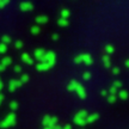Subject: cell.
Listing matches in <instances>:
<instances>
[{
    "mask_svg": "<svg viewBox=\"0 0 129 129\" xmlns=\"http://www.w3.org/2000/svg\"><path fill=\"white\" fill-rule=\"evenodd\" d=\"M1 88H3V83L0 81V91H1Z\"/></svg>",
    "mask_w": 129,
    "mask_h": 129,
    "instance_id": "43",
    "label": "cell"
},
{
    "mask_svg": "<svg viewBox=\"0 0 129 129\" xmlns=\"http://www.w3.org/2000/svg\"><path fill=\"white\" fill-rule=\"evenodd\" d=\"M51 129H62V125H60V124H56V125H54Z\"/></svg>",
    "mask_w": 129,
    "mask_h": 129,
    "instance_id": "39",
    "label": "cell"
},
{
    "mask_svg": "<svg viewBox=\"0 0 129 129\" xmlns=\"http://www.w3.org/2000/svg\"><path fill=\"white\" fill-rule=\"evenodd\" d=\"M44 54H46V50H44L43 48H38V49H36L35 53H34V59H36V60H38L41 62V61L43 60Z\"/></svg>",
    "mask_w": 129,
    "mask_h": 129,
    "instance_id": "6",
    "label": "cell"
},
{
    "mask_svg": "<svg viewBox=\"0 0 129 129\" xmlns=\"http://www.w3.org/2000/svg\"><path fill=\"white\" fill-rule=\"evenodd\" d=\"M55 61H56V55L54 51H46V54L43 56V60L41 62H47V63H49L53 67L54 64H55Z\"/></svg>",
    "mask_w": 129,
    "mask_h": 129,
    "instance_id": "2",
    "label": "cell"
},
{
    "mask_svg": "<svg viewBox=\"0 0 129 129\" xmlns=\"http://www.w3.org/2000/svg\"><path fill=\"white\" fill-rule=\"evenodd\" d=\"M36 23L40 24V25L48 23V17H47V16H38L36 18Z\"/></svg>",
    "mask_w": 129,
    "mask_h": 129,
    "instance_id": "14",
    "label": "cell"
},
{
    "mask_svg": "<svg viewBox=\"0 0 129 129\" xmlns=\"http://www.w3.org/2000/svg\"><path fill=\"white\" fill-rule=\"evenodd\" d=\"M4 67H3V66H1V64H0V72H1V71H4Z\"/></svg>",
    "mask_w": 129,
    "mask_h": 129,
    "instance_id": "42",
    "label": "cell"
},
{
    "mask_svg": "<svg viewBox=\"0 0 129 129\" xmlns=\"http://www.w3.org/2000/svg\"><path fill=\"white\" fill-rule=\"evenodd\" d=\"M23 46H24V43L22 41H16L14 42V48H16V49H22Z\"/></svg>",
    "mask_w": 129,
    "mask_h": 129,
    "instance_id": "29",
    "label": "cell"
},
{
    "mask_svg": "<svg viewBox=\"0 0 129 129\" xmlns=\"http://www.w3.org/2000/svg\"><path fill=\"white\" fill-rule=\"evenodd\" d=\"M124 66H125V67H128V66H129V62H128V60H125V62H124Z\"/></svg>",
    "mask_w": 129,
    "mask_h": 129,
    "instance_id": "41",
    "label": "cell"
},
{
    "mask_svg": "<svg viewBox=\"0 0 129 129\" xmlns=\"http://www.w3.org/2000/svg\"><path fill=\"white\" fill-rule=\"evenodd\" d=\"M98 118H99V114H91V115H87L85 122H86V124H92Z\"/></svg>",
    "mask_w": 129,
    "mask_h": 129,
    "instance_id": "8",
    "label": "cell"
},
{
    "mask_svg": "<svg viewBox=\"0 0 129 129\" xmlns=\"http://www.w3.org/2000/svg\"><path fill=\"white\" fill-rule=\"evenodd\" d=\"M13 69H14V72H16V73H20V72H22V67H20L19 64H17V66H14Z\"/></svg>",
    "mask_w": 129,
    "mask_h": 129,
    "instance_id": "35",
    "label": "cell"
},
{
    "mask_svg": "<svg viewBox=\"0 0 129 129\" xmlns=\"http://www.w3.org/2000/svg\"><path fill=\"white\" fill-rule=\"evenodd\" d=\"M3 101H4V96L0 93V105H1V103H3Z\"/></svg>",
    "mask_w": 129,
    "mask_h": 129,
    "instance_id": "40",
    "label": "cell"
},
{
    "mask_svg": "<svg viewBox=\"0 0 129 129\" xmlns=\"http://www.w3.org/2000/svg\"><path fill=\"white\" fill-rule=\"evenodd\" d=\"M62 129H72V125L71 124H64L63 127H62Z\"/></svg>",
    "mask_w": 129,
    "mask_h": 129,
    "instance_id": "38",
    "label": "cell"
},
{
    "mask_svg": "<svg viewBox=\"0 0 129 129\" xmlns=\"http://www.w3.org/2000/svg\"><path fill=\"white\" fill-rule=\"evenodd\" d=\"M78 81L77 80H72L71 83L68 84V86H67V88H68V91L69 92H74L75 91V87H77V85H78Z\"/></svg>",
    "mask_w": 129,
    "mask_h": 129,
    "instance_id": "15",
    "label": "cell"
},
{
    "mask_svg": "<svg viewBox=\"0 0 129 129\" xmlns=\"http://www.w3.org/2000/svg\"><path fill=\"white\" fill-rule=\"evenodd\" d=\"M43 129H51V128H50V127H44Z\"/></svg>",
    "mask_w": 129,
    "mask_h": 129,
    "instance_id": "44",
    "label": "cell"
},
{
    "mask_svg": "<svg viewBox=\"0 0 129 129\" xmlns=\"http://www.w3.org/2000/svg\"><path fill=\"white\" fill-rule=\"evenodd\" d=\"M19 81L22 83V85H23V84H26L29 81V75L28 74H23V75L20 77V79H19Z\"/></svg>",
    "mask_w": 129,
    "mask_h": 129,
    "instance_id": "25",
    "label": "cell"
},
{
    "mask_svg": "<svg viewBox=\"0 0 129 129\" xmlns=\"http://www.w3.org/2000/svg\"><path fill=\"white\" fill-rule=\"evenodd\" d=\"M10 0H0V9H5V6H7Z\"/></svg>",
    "mask_w": 129,
    "mask_h": 129,
    "instance_id": "31",
    "label": "cell"
},
{
    "mask_svg": "<svg viewBox=\"0 0 129 129\" xmlns=\"http://www.w3.org/2000/svg\"><path fill=\"white\" fill-rule=\"evenodd\" d=\"M57 124V117H55V116H50V121H49V124H48V127H50V128H53L54 125Z\"/></svg>",
    "mask_w": 129,
    "mask_h": 129,
    "instance_id": "19",
    "label": "cell"
},
{
    "mask_svg": "<svg viewBox=\"0 0 129 129\" xmlns=\"http://www.w3.org/2000/svg\"><path fill=\"white\" fill-rule=\"evenodd\" d=\"M102 62L104 64L105 68H110L111 67V59H110V55H104L102 57Z\"/></svg>",
    "mask_w": 129,
    "mask_h": 129,
    "instance_id": "10",
    "label": "cell"
},
{
    "mask_svg": "<svg viewBox=\"0 0 129 129\" xmlns=\"http://www.w3.org/2000/svg\"><path fill=\"white\" fill-rule=\"evenodd\" d=\"M53 68L49 63H47V62H40V63L36 66V69L38 71V72H46V71H48V69Z\"/></svg>",
    "mask_w": 129,
    "mask_h": 129,
    "instance_id": "7",
    "label": "cell"
},
{
    "mask_svg": "<svg viewBox=\"0 0 129 129\" xmlns=\"http://www.w3.org/2000/svg\"><path fill=\"white\" fill-rule=\"evenodd\" d=\"M101 94L103 97H108V94H109V92H108V91H106V90H103V91H102L101 92Z\"/></svg>",
    "mask_w": 129,
    "mask_h": 129,
    "instance_id": "37",
    "label": "cell"
},
{
    "mask_svg": "<svg viewBox=\"0 0 129 129\" xmlns=\"http://www.w3.org/2000/svg\"><path fill=\"white\" fill-rule=\"evenodd\" d=\"M57 24H59V26H61V28H66V26L68 25V19L60 18L57 20Z\"/></svg>",
    "mask_w": 129,
    "mask_h": 129,
    "instance_id": "16",
    "label": "cell"
},
{
    "mask_svg": "<svg viewBox=\"0 0 129 129\" xmlns=\"http://www.w3.org/2000/svg\"><path fill=\"white\" fill-rule=\"evenodd\" d=\"M49 121H50V116L46 115L44 117H43V120H42V124L44 125V127H48V124H49Z\"/></svg>",
    "mask_w": 129,
    "mask_h": 129,
    "instance_id": "24",
    "label": "cell"
},
{
    "mask_svg": "<svg viewBox=\"0 0 129 129\" xmlns=\"http://www.w3.org/2000/svg\"><path fill=\"white\" fill-rule=\"evenodd\" d=\"M59 34H53V35H51V38H53V41H57V40H59Z\"/></svg>",
    "mask_w": 129,
    "mask_h": 129,
    "instance_id": "36",
    "label": "cell"
},
{
    "mask_svg": "<svg viewBox=\"0 0 129 129\" xmlns=\"http://www.w3.org/2000/svg\"><path fill=\"white\" fill-rule=\"evenodd\" d=\"M106 98H108V102H109L110 104H114L116 102V99H117V96H116V94H108Z\"/></svg>",
    "mask_w": 129,
    "mask_h": 129,
    "instance_id": "23",
    "label": "cell"
},
{
    "mask_svg": "<svg viewBox=\"0 0 129 129\" xmlns=\"http://www.w3.org/2000/svg\"><path fill=\"white\" fill-rule=\"evenodd\" d=\"M11 63H12V59H11L10 56H5V57H3V59H1V62H0V64H1L4 68L9 67Z\"/></svg>",
    "mask_w": 129,
    "mask_h": 129,
    "instance_id": "13",
    "label": "cell"
},
{
    "mask_svg": "<svg viewBox=\"0 0 129 129\" xmlns=\"http://www.w3.org/2000/svg\"><path fill=\"white\" fill-rule=\"evenodd\" d=\"M19 9H20L22 12H30L34 9V5L31 3H29V1H24V3H22L19 5Z\"/></svg>",
    "mask_w": 129,
    "mask_h": 129,
    "instance_id": "5",
    "label": "cell"
},
{
    "mask_svg": "<svg viewBox=\"0 0 129 129\" xmlns=\"http://www.w3.org/2000/svg\"><path fill=\"white\" fill-rule=\"evenodd\" d=\"M86 118H83V117H79L78 115L74 116V123L77 125H80V127H84V125H86V122H85Z\"/></svg>",
    "mask_w": 129,
    "mask_h": 129,
    "instance_id": "12",
    "label": "cell"
},
{
    "mask_svg": "<svg viewBox=\"0 0 129 129\" xmlns=\"http://www.w3.org/2000/svg\"><path fill=\"white\" fill-rule=\"evenodd\" d=\"M115 51V48H114V46H111V44H108V46H105V53L106 55H110V54H112Z\"/></svg>",
    "mask_w": 129,
    "mask_h": 129,
    "instance_id": "21",
    "label": "cell"
},
{
    "mask_svg": "<svg viewBox=\"0 0 129 129\" xmlns=\"http://www.w3.org/2000/svg\"><path fill=\"white\" fill-rule=\"evenodd\" d=\"M7 51V46L4 43H0V54H5Z\"/></svg>",
    "mask_w": 129,
    "mask_h": 129,
    "instance_id": "28",
    "label": "cell"
},
{
    "mask_svg": "<svg viewBox=\"0 0 129 129\" xmlns=\"http://www.w3.org/2000/svg\"><path fill=\"white\" fill-rule=\"evenodd\" d=\"M81 59H83V63L86 66H91L93 63V59L90 54H81Z\"/></svg>",
    "mask_w": 129,
    "mask_h": 129,
    "instance_id": "9",
    "label": "cell"
},
{
    "mask_svg": "<svg viewBox=\"0 0 129 129\" xmlns=\"http://www.w3.org/2000/svg\"><path fill=\"white\" fill-rule=\"evenodd\" d=\"M74 92H77L78 97L79 98H81V99H85V98H86V91H85L84 86L80 83L77 85V87H75V91H74Z\"/></svg>",
    "mask_w": 129,
    "mask_h": 129,
    "instance_id": "4",
    "label": "cell"
},
{
    "mask_svg": "<svg viewBox=\"0 0 129 129\" xmlns=\"http://www.w3.org/2000/svg\"><path fill=\"white\" fill-rule=\"evenodd\" d=\"M16 121H17V117L14 115V112H11L9 115L5 117L4 120L0 122V128H9V127H12V125L16 124Z\"/></svg>",
    "mask_w": 129,
    "mask_h": 129,
    "instance_id": "1",
    "label": "cell"
},
{
    "mask_svg": "<svg viewBox=\"0 0 129 129\" xmlns=\"http://www.w3.org/2000/svg\"><path fill=\"white\" fill-rule=\"evenodd\" d=\"M69 16H71V12H69V10L64 9V10H61V17L60 18H64V19H68Z\"/></svg>",
    "mask_w": 129,
    "mask_h": 129,
    "instance_id": "17",
    "label": "cell"
},
{
    "mask_svg": "<svg viewBox=\"0 0 129 129\" xmlns=\"http://www.w3.org/2000/svg\"><path fill=\"white\" fill-rule=\"evenodd\" d=\"M10 109L12 111H16L18 109V103H17V102H11V103H10Z\"/></svg>",
    "mask_w": 129,
    "mask_h": 129,
    "instance_id": "26",
    "label": "cell"
},
{
    "mask_svg": "<svg viewBox=\"0 0 129 129\" xmlns=\"http://www.w3.org/2000/svg\"><path fill=\"white\" fill-rule=\"evenodd\" d=\"M108 92H109V94H117V90H116L114 86H111V87L109 88V91H108Z\"/></svg>",
    "mask_w": 129,
    "mask_h": 129,
    "instance_id": "34",
    "label": "cell"
},
{
    "mask_svg": "<svg viewBox=\"0 0 129 129\" xmlns=\"http://www.w3.org/2000/svg\"><path fill=\"white\" fill-rule=\"evenodd\" d=\"M22 61H23V62H25L26 64H32V63H34V59H32L29 54H26V53L22 54Z\"/></svg>",
    "mask_w": 129,
    "mask_h": 129,
    "instance_id": "11",
    "label": "cell"
},
{
    "mask_svg": "<svg viewBox=\"0 0 129 129\" xmlns=\"http://www.w3.org/2000/svg\"><path fill=\"white\" fill-rule=\"evenodd\" d=\"M83 79L84 80H90L91 79V72H85L83 74Z\"/></svg>",
    "mask_w": 129,
    "mask_h": 129,
    "instance_id": "32",
    "label": "cell"
},
{
    "mask_svg": "<svg viewBox=\"0 0 129 129\" xmlns=\"http://www.w3.org/2000/svg\"><path fill=\"white\" fill-rule=\"evenodd\" d=\"M74 63H75V64H81V63H83L81 55H77L75 57H74Z\"/></svg>",
    "mask_w": 129,
    "mask_h": 129,
    "instance_id": "27",
    "label": "cell"
},
{
    "mask_svg": "<svg viewBox=\"0 0 129 129\" xmlns=\"http://www.w3.org/2000/svg\"><path fill=\"white\" fill-rule=\"evenodd\" d=\"M11 42H12V38H11L10 36H3L1 37V43H4V44H6V46L10 44Z\"/></svg>",
    "mask_w": 129,
    "mask_h": 129,
    "instance_id": "22",
    "label": "cell"
},
{
    "mask_svg": "<svg viewBox=\"0 0 129 129\" xmlns=\"http://www.w3.org/2000/svg\"><path fill=\"white\" fill-rule=\"evenodd\" d=\"M20 86H23V85H22V83H20L19 80H17V79H12V80H10L9 90L11 91V92H14V91H16L18 87H20Z\"/></svg>",
    "mask_w": 129,
    "mask_h": 129,
    "instance_id": "3",
    "label": "cell"
},
{
    "mask_svg": "<svg viewBox=\"0 0 129 129\" xmlns=\"http://www.w3.org/2000/svg\"><path fill=\"white\" fill-rule=\"evenodd\" d=\"M120 73H121L120 67H112V74L114 75H118Z\"/></svg>",
    "mask_w": 129,
    "mask_h": 129,
    "instance_id": "33",
    "label": "cell"
},
{
    "mask_svg": "<svg viewBox=\"0 0 129 129\" xmlns=\"http://www.w3.org/2000/svg\"><path fill=\"white\" fill-rule=\"evenodd\" d=\"M30 31H31L32 35H38V34L41 32V29H40V26H38V25H34V26H31Z\"/></svg>",
    "mask_w": 129,
    "mask_h": 129,
    "instance_id": "20",
    "label": "cell"
},
{
    "mask_svg": "<svg viewBox=\"0 0 129 129\" xmlns=\"http://www.w3.org/2000/svg\"><path fill=\"white\" fill-rule=\"evenodd\" d=\"M117 97H120V99H122V101H124V99H127V97H128V93H127V91H124V90H121L120 92L116 94Z\"/></svg>",
    "mask_w": 129,
    "mask_h": 129,
    "instance_id": "18",
    "label": "cell"
},
{
    "mask_svg": "<svg viewBox=\"0 0 129 129\" xmlns=\"http://www.w3.org/2000/svg\"><path fill=\"white\" fill-rule=\"evenodd\" d=\"M112 86H114L116 90H118V88L122 87V81H120V80H116V81H114Z\"/></svg>",
    "mask_w": 129,
    "mask_h": 129,
    "instance_id": "30",
    "label": "cell"
}]
</instances>
